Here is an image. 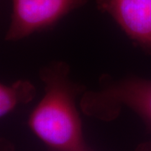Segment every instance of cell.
<instances>
[{"instance_id": "cell-1", "label": "cell", "mask_w": 151, "mask_h": 151, "mask_svg": "<svg viewBox=\"0 0 151 151\" xmlns=\"http://www.w3.org/2000/svg\"><path fill=\"white\" fill-rule=\"evenodd\" d=\"M44 95L30 113L29 129L54 151H86L78 97L86 86L70 77V67L63 60H54L39 71Z\"/></svg>"}, {"instance_id": "cell-3", "label": "cell", "mask_w": 151, "mask_h": 151, "mask_svg": "<svg viewBox=\"0 0 151 151\" xmlns=\"http://www.w3.org/2000/svg\"><path fill=\"white\" fill-rule=\"evenodd\" d=\"M89 0H11L12 13L4 41L14 42L53 27Z\"/></svg>"}, {"instance_id": "cell-5", "label": "cell", "mask_w": 151, "mask_h": 151, "mask_svg": "<svg viewBox=\"0 0 151 151\" xmlns=\"http://www.w3.org/2000/svg\"><path fill=\"white\" fill-rule=\"evenodd\" d=\"M36 92L35 85L28 80H18L9 85L1 83L0 117H5L19 105H25L32 102Z\"/></svg>"}, {"instance_id": "cell-6", "label": "cell", "mask_w": 151, "mask_h": 151, "mask_svg": "<svg viewBox=\"0 0 151 151\" xmlns=\"http://www.w3.org/2000/svg\"><path fill=\"white\" fill-rule=\"evenodd\" d=\"M136 151H151V141L140 144L137 147Z\"/></svg>"}, {"instance_id": "cell-4", "label": "cell", "mask_w": 151, "mask_h": 151, "mask_svg": "<svg viewBox=\"0 0 151 151\" xmlns=\"http://www.w3.org/2000/svg\"><path fill=\"white\" fill-rule=\"evenodd\" d=\"M137 46L151 54V0H96Z\"/></svg>"}, {"instance_id": "cell-2", "label": "cell", "mask_w": 151, "mask_h": 151, "mask_svg": "<svg viewBox=\"0 0 151 151\" xmlns=\"http://www.w3.org/2000/svg\"><path fill=\"white\" fill-rule=\"evenodd\" d=\"M79 107L89 118L111 122L118 119L124 108L133 111L151 131V80L137 76L114 79L103 74L97 89L86 90Z\"/></svg>"}]
</instances>
